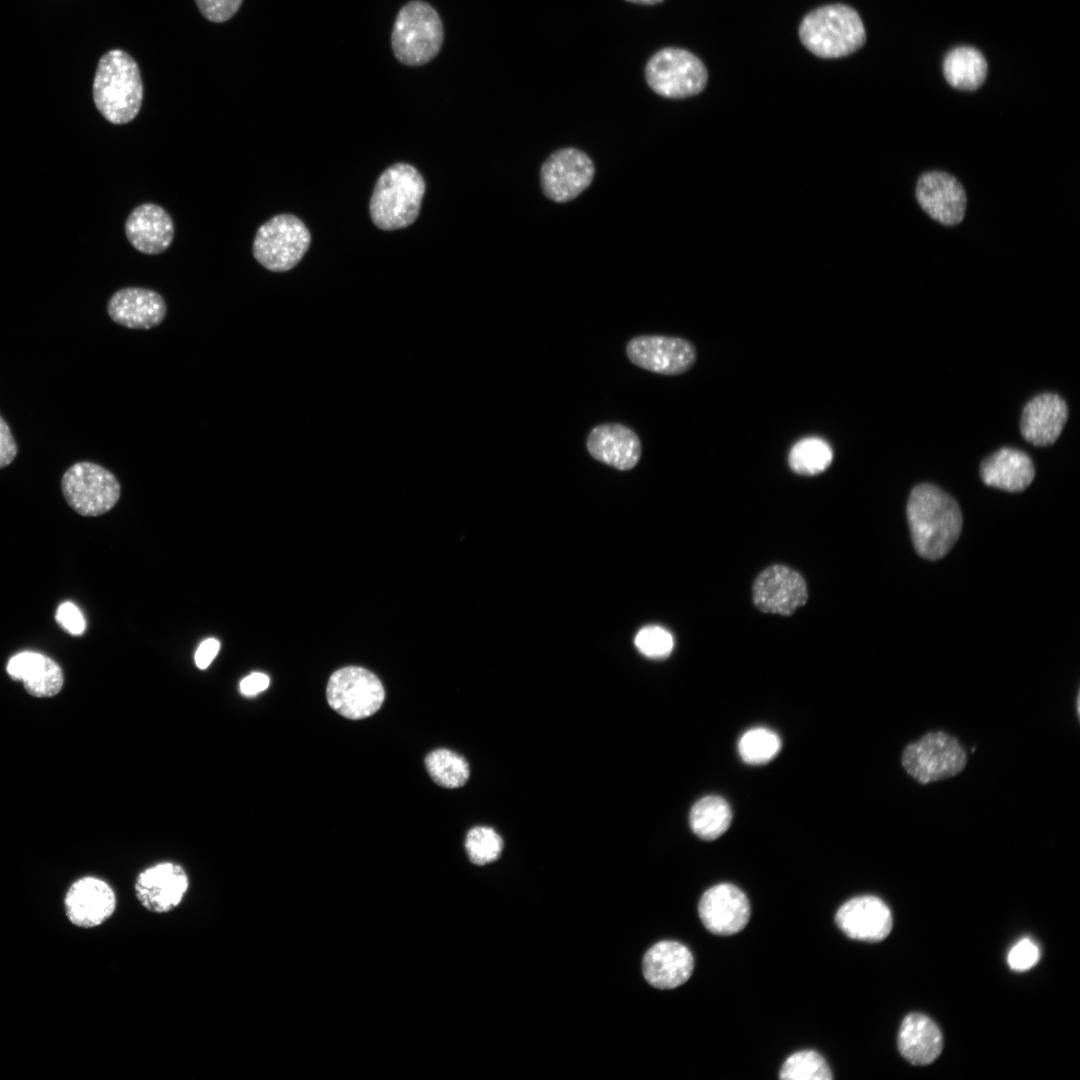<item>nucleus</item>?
Instances as JSON below:
<instances>
[{
    "mask_svg": "<svg viewBox=\"0 0 1080 1080\" xmlns=\"http://www.w3.org/2000/svg\"><path fill=\"white\" fill-rule=\"evenodd\" d=\"M61 489L68 505L82 516H99L112 509L120 497V484L103 466L82 461L63 474Z\"/></svg>",
    "mask_w": 1080,
    "mask_h": 1080,
    "instance_id": "obj_8",
    "label": "nucleus"
},
{
    "mask_svg": "<svg viewBox=\"0 0 1080 1080\" xmlns=\"http://www.w3.org/2000/svg\"><path fill=\"white\" fill-rule=\"evenodd\" d=\"M7 673L13 680L22 681L26 691L35 697L56 695L64 681L60 666L35 652H21L10 658Z\"/></svg>",
    "mask_w": 1080,
    "mask_h": 1080,
    "instance_id": "obj_25",
    "label": "nucleus"
},
{
    "mask_svg": "<svg viewBox=\"0 0 1080 1080\" xmlns=\"http://www.w3.org/2000/svg\"><path fill=\"white\" fill-rule=\"evenodd\" d=\"M703 61L689 50L665 47L651 56L645 66L648 86L659 96L682 99L701 93L708 83Z\"/></svg>",
    "mask_w": 1080,
    "mask_h": 1080,
    "instance_id": "obj_6",
    "label": "nucleus"
},
{
    "mask_svg": "<svg viewBox=\"0 0 1080 1080\" xmlns=\"http://www.w3.org/2000/svg\"><path fill=\"white\" fill-rule=\"evenodd\" d=\"M780 748L779 736L774 731L763 727L746 731L738 743L742 760L752 765L769 762L778 754Z\"/></svg>",
    "mask_w": 1080,
    "mask_h": 1080,
    "instance_id": "obj_31",
    "label": "nucleus"
},
{
    "mask_svg": "<svg viewBox=\"0 0 1080 1080\" xmlns=\"http://www.w3.org/2000/svg\"><path fill=\"white\" fill-rule=\"evenodd\" d=\"M94 103L113 124H125L139 113L143 82L133 57L121 49L106 52L99 60L93 82Z\"/></svg>",
    "mask_w": 1080,
    "mask_h": 1080,
    "instance_id": "obj_3",
    "label": "nucleus"
},
{
    "mask_svg": "<svg viewBox=\"0 0 1080 1080\" xmlns=\"http://www.w3.org/2000/svg\"><path fill=\"white\" fill-rule=\"evenodd\" d=\"M202 16L213 23H223L231 19L239 10L243 0H194Z\"/></svg>",
    "mask_w": 1080,
    "mask_h": 1080,
    "instance_id": "obj_36",
    "label": "nucleus"
},
{
    "mask_svg": "<svg viewBox=\"0 0 1080 1080\" xmlns=\"http://www.w3.org/2000/svg\"><path fill=\"white\" fill-rule=\"evenodd\" d=\"M779 1078L782 1080H831L833 1075L826 1060L814 1050H801L790 1055L783 1063Z\"/></svg>",
    "mask_w": 1080,
    "mask_h": 1080,
    "instance_id": "obj_32",
    "label": "nucleus"
},
{
    "mask_svg": "<svg viewBox=\"0 0 1080 1080\" xmlns=\"http://www.w3.org/2000/svg\"><path fill=\"white\" fill-rule=\"evenodd\" d=\"M699 917L711 933L729 936L743 930L750 919V903L738 887L720 883L706 890L698 904Z\"/></svg>",
    "mask_w": 1080,
    "mask_h": 1080,
    "instance_id": "obj_15",
    "label": "nucleus"
},
{
    "mask_svg": "<svg viewBox=\"0 0 1080 1080\" xmlns=\"http://www.w3.org/2000/svg\"><path fill=\"white\" fill-rule=\"evenodd\" d=\"M916 197L922 209L941 224L956 225L965 215V191L948 173L931 171L923 174L917 183Z\"/></svg>",
    "mask_w": 1080,
    "mask_h": 1080,
    "instance_id": "obj_18",
    "label": "nucleus"
},
{
    "mask_svg": "<svg viewBox=\"0 0 1080 1080\" xmlns=\"http://www.w3.org/2000/svg\"><path fill=\"white\" fill-rule=\"evenodd\" d=\"M595 166L584 151L565 147L550 154L540 169L544 195L557 203L578 197L593 181Z\"/></svg>",
    "mask_w": 1080,
    "mask_h": 1080,
    "instance_id": "obj_11",
    "label": "nucleus"
},
{
    "mask_svg": "<svg viewBox=\"0 0 1080 1080\" xmlns=\"http://www.w3.org/2000/svg\"><path fill=\"white\" fill-rule=\"evenodd\" d=\"M1040 957L1038 946L1029 938H1023L1009 951L1007 962L1012 970L1022 972L1037 964Z\"/></svg>",
    "mask_w": 1080,
    "mask_h": 1080,
    "instance_id": "obj_35",
    "label": "nucleus"
},
{
    "mask_svg": "<svg viewBox=\"0 0 1080 1080\" xmlns=\"http://www.w3.org/2000/svg\"><path fill=\"white\" fill-rule=\"evenodd\" d=\"M833 460V451L827 441L819 437H806L796 442L788 455L790 468L797 474L812 476L824 472Z\"/></svg>",
    "mask_w": 1080,
    "mask_h": 1080,
    "instance_id": "obj_29",
    "label": "nucleus"
},
{
    "mask_svg": "<svg viewBox=\"0 0 1080 1080\" xmlns=\"http://www.w3.org/2000/svg\"><path fill=\"white\" fill-rule=\"evenodd\" d=\"M107 312L113 322L129 329H151L166 316L164 298L156 291L141 287L117 290L108 300Z\"/></svg>",
    "mask_w": 1080,
    "mask_h": 1080,
    "instance_id": "obj_19",
    "label": "nucleus"
},
{
    "mask_svg": "<svg viewBox=\"0 0 1080 1080\" xmlns=\"http://www.w3.org/2000/svg\"><path fill=\"white\" fill-rule=\"evenodd\" d=\"M732 813L729 804L720 796L709 795L692 807L689 822L692 831L701 839L714 840L730 826Z\"/></svg>",
    "mask_w": 1080,
    "mask_h": 1080,
    "instance_id": "obj_28",
    "label": "nucleus"
},
{
    "mask_svg": "<svg viewBox=\"0 0 1080 1080\" xmlns=\"http://www.w3.org/2000/svg\"><path fill=\"white\" fill-rule=\"evenodd\" d=\"M626 355L631 363L653 373L680 375L696 362L694 345L680 337L640 335L629 340Z\"/></svg>",
    "mask_w": 1080,
    "mask_h": 1080,
    "instance_id": "obj_12",
    "label": "nucleus"
},
{
    "mask_svg": "<svg viewBox=\"0 0 1080 1080\" xmlns=\"http://www.w3.org/2000/svg\"><path fill=\"white\" fill-rule=\"evenodd\" d=\"M798 36L810 53L822 59L849 56L866 42V30L859 13L840 2L809 11L800 21Z\"/></svg>",
    "mask_w": 1080,
    "mask_h": 1080,
    "instance_id": "obj_2",
    "label": "nucleus"
},
{
    "mask_svg": "<svg viewBox=\"0 0 1080 1080\" xmlns=\"http://www.w3.org/2000/svg\"><path fill=\"white\" fill-rule=\"evenodd\" d=\"M17 454V445L12 432L0 415V469L8 466Z\"/></svg>",
    "mask_w": 1080,
    "mask_h": 1080,
    "instance_id": "obj_38",
    "label": "nucleus"
},
{
    "mask_svg": "<svg viewBox=\"0 0 1080 1080\" xmlns=\"http://www.w3.org/2000/svg\"><path fill=\"white\" fill-rule=\"evenodd\" d=\"M586 447L594 459L621 471L634 468L642 453L638 435L620 423L595 426L587 437Z\"/></svg>",
    "mask_w": 1080,
    "mask_h": 1080,
    "instance_id": "obj_20",
    "label": "nucleus"
},
{
    "mask_svg": "<svg viewBox=\"0 0 1080 1080\" xmlns=\"http://www.w3.org/2000/svg\"><path fill=\"white\" fill-rule=\"evenodd\" d=\"M330 707L340 715L364 719L382 706L385 691L376 675L365 668L348 666L334 672L326 688Z\"/></svg>",
    "mask_w": 1080,
    "mask_h": 1080,
    "instance_id": "obj_10",
    "label": "nucleus"
},
{
    "mask_svg": "<svg viewBox=\"0 0 1080 1080\" xmlns=\"http://www.w3.org/2000/svg\"><path fill=\"white\" fill-rule=\"evenodd\" d=\"M425 182L413 166L396 163L379 177L370 201L373 223L383 230L409 226L418 217Z\"/></svg>",
    "mask_w": 1080,
    "mask_h": 1080,
    "instance_id": "obj_4",
    "label": "nucleus"
},
{
    "mask_svg": "<svg viewBox=\"0 0 1080 1080\" xmlns=\"http://www.w3.org/2000/svg\"><path fill=\"white\" fill-rule=\"evenodd\" d=\"M808 598L804 578L784 565H772L762 571L753 585V601L762 612L789 616Z\"/></svg>",
    "mask_w": 1080,
    "mask_h": 1080,
    "instance_id": "obj_14",
    "label": "nucleus"
},
{
    "mask_svg": "<svg viewBox=\"0 0 1080 1080\" xmlns=\"http://www.w3.org/2000/svg\"><path fill=\"white\" fill-rule=\"evenodd\" d=\"M425 765L432 780L449 789L463 786L470 774L465 758L448 749L430 752L425 758Z\"/></svg>",
    "mask_w": 1080,
    "mask_h": 1080,
    "instance_id": "obj_30",
    "label": "nucleus"
},
{
    "mask_svg": "<svg viewBox=\"0 0 1080 1080\" xmlns=\"http://www.w3.org/2000/svg\"><path fill=\"white\" fill-rule=\"evenodd\" d=\"M967 762L965 750L949 734L929 732L907 745L902 754L906 772L922 784L955 776Z\"/></svg>",
    "mask_w": 1080,
    "mask_h": 1080,
    "instance_id": "obj_9",
    "label": "nucleus"
},
{
    "mask_svg": "<svg viewBox=\"0 0 1080 1080\" xmlns=\"http://www.w3.org/2000/svg\"><path fill=\"white\" fill-rule=\"evenodd\" d=\"M982 481L988 485L1008 492L1026 489L1035 476L1031 458L1021 450L1004 447L987 458L980 465Z\"/></svg>",
    "mask_w": 1080,
    "mask_h": 1080,
    "instance_id": "obj_24",
    "label": "nucleus"
},
{
    "mask_svg": "<svg viewBox=\"0 0 1080 1080\" xmlns=\"http://www.w3.org/2000/svg\"><path fill=\"white\" fill-rule=\"evenodd\" d=\"M189 886L186 870L178 863L165 861L151 865L137 875L134 893L144 909L164 914L183 902Z\"/></svg>",
    "mask_w": 1080,
    "mask_h": 1080,
    "instance_id": "obj_13",
    "label": "nucleus"
},
{
    "mask_svg": "<svg viewBox=\"0 0 1080 1080\" xmlns=\"http://www.w3.org/2000/svg\"><path fill=\"white\" fill-rule=\"evenodd\" d=\"M626 1L634 3V4H641V5H656V4H659V3L663 2L664 0H626Z\"/></svg>",
    "mask_w": 1080,
    "mask_h": 1080,
    "instance_id": "obj_41",
    "label": "nucleus"
},
{
    "mask_svg": "<svg viewBox=\"0 0 1080 1080\" xmlns=\"http://www.w3.org/2000/svg\"><path fill=\"white\" fill-rule=\"evenodd\" d=\"M56 620L72 635H81L86 628V621L82 612L71 602H64L58 607Z\"/></svg>",
    "mask_w": 1080,
    "mask_h": 1080,
    "instance_id": "obj_37",
    "label": "nucleus"
},
{
    "mask_svg": "<svg viewBox=\"0 0 1080 1080\" xmlns=\"http://www.w3.org/2000/svg\"><path fill=\"white\" fill-rule=\"evenodd\" d=\"M310 242V232L298 217L280 214L258 228L252 250L254 258L264 268L284 272L299 263Z\"/></svg>",
    "mask_w": 1080,
    "mask_h": 1080,
    "instance_id": "obj_7",
    "label": "nucleus"
},
{
    "mask_svg": "<svg viewBox=\"0 0 1080 1080\" xmlns=\"http://www.w3.org/2000/svg\"><path fill=\"white\" fill-rule=\"evenodd\" d=\"M65 911L72 924L81 928L102 925L115 912L117 896L105 880L86 876L75 881L65 896Z\"/></svg>",
    "mask_w": 1080,
    "mask_h": 1080,
    "instance_id": "obj_16",
    "label": "nucleus"
},
{
    "mask_svg": "<svg viewBox=\"0 0 1080 1080\" xmlns=\"http://www.w3.org/2000/svg\"><path fill=\"white\" fill-rule=\"evenodd\" d=\"M1068 418L1064 399L1055 393H1042L1029 400L1021 415L1020 430L1034 446L1053 444Z\"/></svg>",
    "mask_w": 1080,
    "mask_h": 1080,
    "instance_id": "obj_23",
    "label": "nucleus"
},
{
    "mask_svg": "<svg viewBox=\"0 0 1080 1080\" xmlns=\"http://www.w3.org/2000/svg\"><path fill=\"white\" fill-rule=\"evenodd\" d=\"M835 922L846 936L865 942L882 941L889 935L893 924L888 906L872 895L846 901L837 910Z\"/></svg>",
    "mask_w": 1080,
    "mask_h": 1080,
    "instance_id": "obj_17",
    "label": "nucleus"
},
{
    "mask_svg": "<svg viewBox=\"0 0 1080 1080\" xmlns=\"http://www.w3.org/2000/svg\"><path fill=\"white\" fill-rule=\"evenodd\" d=\"M988 66L983 54L976 48L960 46L952 49L943 61L946 81L960 90H976L985 81Z\"/></svg>",
    "mask_w": 1080,
    "mask_h": 1080,
    "instance_id": "obj_27",
    "label": "nucleus"
},
{
    "mask_svg": "<svg viewBox=\"0 0 1080 1080\" xmlns=\"http://www.w3.org/2000/svg\"><path fill=\"white\" fill-rule=\"evenodd\" d=\"M694 959L683 944L665 940L654 944L644 955L642 971L646 981L657 989H673L691 976Z\"/></svg>",
    "mask_w": 1080,
    "mask_h": 1080,
    "instance_id": "obj_21",
    "label": "nucleus"
},
{
    "mask_svg": "<svg viewBox=\"0 0 1080 1080\" xmlns=\"http://www.w3.org/2000/svg\"><path fill=\"white\" fill-rule=\"evenodd\" d=\"M911 539L917 553L928 560L944 557L957 541L962 515L957 502L939 487H914L907 502Z\"/></svg>",
    "mask_w": 1080,
    "mask_h": 1080,
    "instance_id": "obj_1",
    "label": "nucleus"
},
{
    "mask_svg": "<svg viewBox=\"0 0 1080 1080\" xmlns=\"http://www.w3.org/2000/svg\"><path fill=\"white\" fill-rule=\"evenodd\" d=\"M130 244L139 252L160 254L168 249L174 237V223L159 205L144 203L134 208L125 223Z\"/></svg>",
    "mask_w": 1080,
    "mask_h": 1080,
    "instance_id": "obj_22",
    "label": "nucleus"
},
{
    "mask_svg": "<svg viewBox=\"0 0 1080 1080\" xmlns=\"http://www.w3.org/2000/svg\"><path fill=\"white\" fill-rule=\"evenodd\" d=\"M270 684L269 677L261 672H253L243 678L239 684L240 692L245 696L257 695L266 690Z\"/></svg>",
    "mask_w": 1080,
    "mask_h": 1080,
    "instance_id": "obj_39",
    "label": "nucleus"
},
{
    "mask_svg": "<svg viewBox=\"0 0 1080 1080\" xmlns=\"http://www.w3.org/2000/svg\"><path fill=\"white\" fill-rule=\"evenodd\" d=\"M443 37L442 21L436 10L424 1L413 0L397 14L391 44L401 63L420 66L439 53Z\"/></svg>",
    "mask_w": 1080,
    "mask_h": 1080,
    "instance_id": "obj_5",
    "label": "nucleus"
},
{
    "mask_svg": "<svg viewBox=\"0 0 1080 1080\" xmlns=\"http://www.w3.org/2000/svg\"><path fill=\"white\" fill-rule=\"evenodd\" d=\"M635 645L646 657L663 659L672 652L674 640L671 633L665 628L651 625L642 628L637 633Z\"/></svg>",
    "mask_w": 1080,
    "mask_h": 1080,
    "instance_id": "obj_34",
    "label": "nucleus"
},
{
    "mask_svg": "<svg viewBox=\"0 0 1080 1080\" xmlns=\"http://www.w3.org/2000/svg\"><path fill=\"white\" fill-rule=\"evenodd\" d=\"M220 642L215 638L204 640L195 653V664L199 669H206L218 654Z\"/></svg>",
    "mask_w": 1080,
    "mask_h": 1080,
    "instance_id": "obj_40",
    "label": "nucleus"
},
{
    "mask_svg": "<svg viewBox=\"0 0 1080 1080\" xmlns=\"http://www.w3.org/2000/svg\"><path fill=\"white\" fill-rule=\"evenodd\" d=\"M465 849L473 864L485 865L499 858L503 840L494 829L476 826L467 833Z\"/></svg>",
    "mask_w": 1080,
    "mask_h": 1080,
    "instance_id": "obj_33",
    "label": "nucleus"
},
{
    "mask_svg": "<svg viewBox=\"0 0 1080 1080\" xmlns=\"http://www.w3.org/2000/svg\"><path fill=\"white\" fill-rule=\"evenodd\" d=\"M943 1037L938 1026L920 1013L907 1015L898 1033V1049L913 1065H928L940 1055Z\"/></svg>",
    "mask_w": 1080,
    "mask_h": 1080,
    "instance_id": "obj_26",
    "label": "nucleus"
}]
</instances>
